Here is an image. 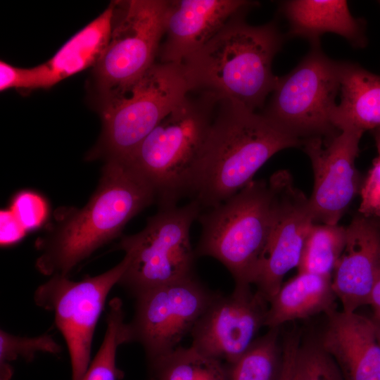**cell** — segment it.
Masks as SVG:
<instances>
[{
  "mask_svg": "<svg viewBox=\"0 0 380 380\" xmlns=\"http://www.w3.org/2000/svg\"><path fill=\"white\" fill-rule=\"evenodd\" d=\"M115 4L67 41L46 63L58 82L96 65L111 33Z\"/></svg>",
  "mask_w": 380,
  "mask_h": 380,
  "instance_id": "44dd1931",
  "label": "cell"
},
{
  "mask_svg": "<svg viewBox=\"0 0 380 380\" xmlns=\"http://www.w3.org/2000/svg\"><path fill=\"white\" fill-rule=\"evenodd\" d=\"M130 262L125 253L115 266L79 281L54 275L35 291V304L54 315L69 352L72 380H82L90 365L96 324L113 287L118 284Z\"/></svg>",
  "mask_w": 380,
  "mask_h": 380,
  "instance_id": "30bf717a",
  "label": "cell"
},
{
  "mask_svg": "<svg viewBox=\"0 0 380 380\" xmlns=\"http://www.w3.org/2000/svg\"><path fill=\"white\" fill-rule=\"evenodd\" d=\"M193 275L138 294L127 322L131 342L139 343L148 361L174 350L217 296Z\"/></svg>",
  "mask_w": 380,
  "mask_h": 380,
  "instance_id": "8fae6325",
  "label": "cell"
},
{
  "mask_svg": "<svg viewBox=\"0 0 380 380\" xmlns=\"http://www.w3.org/2000/svg\"><path fill=\"white\" fill-rule=\"evenodd\" d=\"M318 338L343 380H380V346L372 317L337 310L327 314Z\"/></svg>",
  "mask_w": 380,
  "mask_h": 380,
  "instance_id": "e0dca14e",
  "label": "cell"
},
{
  "mask_svg": "<svg viewBox=\"0 0 380 380\" xmlns=\"http://www.w3.org/2000/svg\"><path fill=\"white\" fill-rule=\"evenodd\" d=\"M273 208L269 182H249L198 218L201 233L196 256L215 258L230 272L235 286L251 287L268 238Z\"/></svg>",
  "mask_w": 380,
  "mask_h": 380,
  "instance_id": "5b68a950",
  "label": "cell"
},
{
  "mask_svg": "<svg viewBox=\"0 0 380 380\" xmlns=\"http://www.w3.org/2000/svg\"><path fill=\"white\" fill-rule=\"evenodd\" d=\"M192 199L182 206L158 208L139 232L124 236L118 249L130 256L118 284L134 297L151 288L193 275L196 257L190 229L201 213Z\"/></svg>",
  "mask_w": 380,
  "mask_h": 380,
  "instance_id": "52a82bcc",
  "label": "cell"
},
{
  "mask_svg": "<svg viewBox=\"0 0 380 380\" xmlns=\"http://www.w3.org/2000/svg\"><path fill=\"white\" fill-rule=\"evenodd\" d=\"M358 213L367 218L380 217V158H376L361 189Z\"/></svg>",
  "mask_w": 380,
  "mask_h": 380,
  "instance_id": "f546056e",
  "label": "cell"
},
{
  "mask_svg": "<svg viewBox=\"0 0 380 380\" xmlns=\"http://www.w3.org/2000/svg\"><path fill=\"white\" fill-rule=\"evenodd\" d=\"M302 145V140L261 113L220 100L201 153L192 199L202 209L216 207L251 182L277 152Z\"/></svg>",
  "mask_w": 380,
  "mask_h": 380,
  "instance_id": "3957f363",
  "label": "cell"
},
{
  "mask_svg": "<svg viewBox=\"0 0 380 380\" xmlns=\"http://www.w3.org/2000/svg\"><path fill=\"white\" fill-rule=\"evenodd\" d=\"M293 380H343L318 339L300 341L293 365Z\"/></svg>",
  "mask_w": 380,
  "mask_h": 380,
  "instance_id": "4316f807",
  "label": "cell"
},
{
  "mask_svg": "<svg viewBox=\"0 0 380 380\" xmlns=\"http://www.w3.org/2000/svg\"><path fill=\"white\" fill-rule=\"evenodd\" d=\"M341 101L333 114L334 127L365 132L380 128V75L360 65L341 61Z\"/></svg>",
  "mask_w": 380,
  "mask_h": 380,
  "instance_id": "ffe728a7",
  "label": "cell"
},
{
  "mask_svg": "<svg viewBox=\"0 0 380 380\" xmlns=\"http://www.w3.org/2000/svg\"><path fill=\"white\" fill-rule=\"evenodd\" d=\"M245 16L232 18L182 66L190 91L208 93L256 112L277 84L272 65L284 37L274 21L251 25Z\"/></svg>",
  "mask_w": 380,
  "mask_h": 380,
  "instance_id": "7a4b0ae2",
  "label": "cell"
},
{
  "mask_svg": "<svg viewBox=\"0 0 380 380\" xmlns=\"http://www.w3.org/2000/svg\"><path fill=\"white\" fill-rule=\"evenodd\" d=\"M12 212L25 230L36 228L44 220L47 207L37 194L25 191L13 202Z\"/></svg>",
  "mask_w": 380,
  "mask_h": 380,
  "instance_id": "f1b7e54d",
  "label": "cell"
},
{
  "mask_svg": "<svg viewBox=\"0 0 380 380\" xmlns=\"http://www.w3.org/2000/svg\"><path fill=\"white\" fill-rule=\"evenodd\" d=\"M189 91L182 64L156 63L125 89L102 101L103 131L88 158L127 159Z\"/></svg>",
  "mask_w": 380,
  "mask_h": 380,
  "instance_id": "8992f818",
  "label": "cell"
},
{
  "mask_svg": "<svg viewBox=\"0 0 380 380\" xmlns=\"http://www.w3.org/2000/svg\"><path fill=\"white\" fill-rule=\"evenodd\" d=\"M114 4L110 39L95 65L102 101L125 89L156 63L165 34L167 0Z\"/></svg>",
  "mask_w": 380,
  "mask_h": 380,
  "instance_id": "9c48e42d",
  "label": "cell"
},
{
  "mask_svg": "<svg viewBox=\"0 0 380 380\" xmlns=\"http://www.w3.org/2000/svg\"><path fill=\"white\" fill-rule=\"evenodd\" d=\"M158 380H227L220 361L205 356L191 346L177 347L162 360Z\"/></svg>",
  "mask_w": 380,
  "mask_h": 380,
  "instance_id": "d4e9b609",
  "label": "cell"
},
{
  "mask_svg": "<svg viewBox=\"0 0 380 380\" xmlns=\"http://www.w3.org/2000/svg\"><path fill=\"white\" fill-rule=\"evenodd\" d=\"M258 5L246 0H167L160 63L182 64L232 18Z\"/></svg>",
  "mask_w": 380,
  "mask_h": 380,
  "instance_id": "9a60e30c",
  "label": "cell"
},
{
  "mask_svg": "<svg viewBox=\"0 0 380 380\" xmlns=\"http://www.w3.org/2000/svg\"><path fill=\"white\" fill-rule=\"evenodd\" d=\"M380 275V228L357 213L346 227L344 249L332 275L342 311L355 312L368 305Z\"/></svg>",
  "mask_w": 380,
  "mask_h": 380,
  "instance_id": "2e32d148",
  "label": "cell"
},
{
  "mask_svg": "<svg viewBox=\"0 0 380 380\" xmlns=\"http://www.w3.org/2000/svg\"><path fill=\"white\" fill-rule=\"evenodd\" d=\"M364 132L346 128L328 139L303 141L310 159L314 184L309 202L315 222L338 224L359 188L355 160Z\"/></svg>",
  "mask_w": 380,
  "mask_h": 380,
  "instance_id": "4fadbf2b",
  "label": "cell"
},
{
  "mask_svg": "<svg viewBox=\"0 0 380 380\" xmlns=\"http://www.w3.org/2000/svg\"><path fill=\"white\" fill-rule=\"evenodd\" d=\"M279 10L288 20V36L305 39L311 46H320L327 32L340 35L355 48L366 46L365 22L353 16L346 1H284Z\"/></svg>",
  "mask_w": 380,
  "mask_h": 380,
  "instance_id": "ac0fdd59",
  "label": "cell"
},
{
  "mask_svg": "<svg viewBox=\"0 0 380 380\" xmlns=\"http://www.w3.org/2000/svg\"><path fill=\"white\" fill-rule=\"evenodd\" d=\"M268 307L251 287L235 286L227 296L217 294L194 327L191 346L208 357L234 362L265 327Z\"/></svg>",
  "mask_w": 380,
  "mask_h": 380,
  "instance_id": "5bb4252c",
  "label": "cell"
},
{
  "mask_svg": "<svg viewBox=\"0 0 380 380\" xmlns=\"http://www.w3.org/2000/svg\"><path fill=\"white\" fill-rule=\"evenodd\" d=\"M270 229L253 284L268 303L281 286L285 274L298 267L308 234L315 223L308 198L287 170L272 175Z\"/></svg>",
  "mask_w": 380,
  "mask_h": 380,
  "instance_id": "7c38bea8",
  "label": "cell"
},
{
  "mask_svg": "<svg viewBox=\"0 0 380 380\" xmlns=\"http://www.w3.org/2000/svg\"><path fill=\"white\" fill-rule=\"evenodd\" d=\"M373 136L379 155L378 158H380V128L373 130Z\"/></svg>",
  "mask_w": 380,
  "mask_h": 380,
  "instance_id": "836d02e7",
  "label": "cell"
},
{
  "mask_svg": "<svg viewBox=\"0 0 380 380\" xmlns=\"http://www.w3.org/2000/svg\"><path fill=\"white\" fill-rule=\"evenodd\" d=\"M368 305L373 310L372 317L380 320V275L372 291Z\"/></svg>",
  "mask_w": 380,
  "mask_h": 380,
  "instance_id": "d6a6232c",
  "label": "cell"
},
{
  "mask_svg": "<svg viewBox=\"0 0 380 380\" xmlns=\"http://www.w3.org/2000/svg\"><path fill=\"white\" fill-rule=\"evenodd\" d=\"M369 219L372 222L373 224H374L376 226L380 228V217H374V218H369Z\"/></svg>",
  "mask_w": 380,
  "mask_h": 380,
  "instance_id": "d590c367",
  "label": "cell"
},
{
  "mask_svg": "<svg viewBox=\"0 0 380 380\" xmlns=\"http://www.w3.org/2000/svg\"><path fill=\"white\" fill-rule=\"evenodd\" d=\"M280 327L256 338L226 372L227 380H278L282 366Z\"/></svg>",
  "mask_w": 380,
  "mask_h": 380,
  "instance_id": "7402d4cb",
  "label": "cell"
},
{
  "mask_svg": "<svg viewBox=\"0 0 380 380\" xmlns=\"http://www.w3.org/2000/svg\"><path fill=\"white\" fill-rule=\"evenodd\" d=\"M129 343L127 322L122 300L112 299L106 315V330L102 343L82 380H118L122 372L116 364L118 347Z\"/></svg>",
  "mask_w": 380,
  "mask_h": 380,
  "instance_id": "cb8c5ba5",
  "label": "cell"
},
{
  "mask_svg": "<svg viewBox=\"0 0 380 380\" xmlns=\"http://www.w3.org/2000/svg\"><path fill=\"white\" fill-rule=\"evenodd\" d=\"M346 228L338 224H314L306 239L298 272L332 277L344 249Z\"/></svg>",
  "mask_w": 380,
  "mask_h": 380,
  "instance_id": "603a6c76",
  "label": "cell"
},
{
  "mask_svg": "<svg viewBox=\"0 0 380 380\" xmlns=\"http://www.w3.org/2000/svg\"><path fill=\"white\" fill-rule=\"evenodd\" d=\"M300 341V333L297 329L284 336L281 341L282 366L278 380H293L294 360Z\"/></svg>",
  "mask_w": 380,
  "mask_h": 380,
  "instance_id": "4dcf8cb0",
  "label": "cell"
},
{
  "mask_svg": "<svg viewBox=\"0 0 380 380\" xmlns=\"http://www.w3.org/2000/svg\"><path fill=\"white\" fill-rule=\"evenodd\" d=\"M372 319L373 323H374L376 336L378 343H379V344L380 346V320L375 319H374L372 317Z\"/></svg>",
  "mask_w": 380,
  "mask_h": 380,
  "instance_id": "e575fe53",
  "label": "cell"
},
{
  "mask_svg": "<svg viewBox=\"0 0 380 380\" xmlns=\"http://www.w3.org/2000/svg\"><path fill=\"white\" fill-rule=\"evenodd\" d=\"M379 4H380V1H379Z\"/></svg>",
  "mask_w": 380,
  "mask_h": 380,
  "instance_id": "8d00e7d4",
  "label": "cell"
},
{
  "mask_svg": "<svg viewBox=\"0 0 380 380\" xmlns=\"http://www.w3.org/2000/svg\"><path fill=\"white\" fill-rule=\"evenodd\" d=\"M341 71V61L329 58L320 46H311L291 71L278 77L260 113L302 141L331 138L340 132L332 118L340 92Z\"/></svg>",
  "mask_w": 380,
  "mask_h": 380,
  "instance_id": "ba28073f",
  "label": "cell"
},
{
  "mask_svg": "<svg viewBox=\"0 0 380 380\" xmlns=\"http://www.w3.org/2000/svg\"><path fill=\"white\" fill-rule=\"evenodd\" d=\"M1 217V245L6 246L18 241L26 230L12 211H3Z\"/></svg>",
  "mask_w": 380,
  "mask_h": 380,
  "instance_id": "1f68e13d",
  "label": "cell"
},
{
  "mask_svg": "<svg viewBox=\"0 0 380 380\" xmlns=\"http://www.w3.org/2000/svg\"><path fill=\"white\" fill-rule=\"evenodd\" d=\"M332 277L300 272L281 285L269 302L265 327L309 318L336 310Z\"/></svg>",
  "mask_w": 380,
  "mask_h": 380,
  "instance_id": "d6986e66",
  "label": "cell"
},
{
  "mask_svg": "<svg viewBox=\"0 0 380 380\" xmlns=\"http://www.w3.org/2000/svg\"><path fill=\"white\" fill-rule=\"evenodd\" d=\"M58 82L47 63L30 68H22L0 61L1 91L10 89L49 88Z\"/></svg>",
  "mask_w": 380,
  "mask_h": 380,
  "instance_id": "83f0119b",
  "label": "cell"
},
{
  "mask_svg": "<svg viewBox=\"0 0 380 380\" xmlns=\"http://www.w3.org/2000/svg\"><path fill=\"white\" fill-rule=\"evenodd\" d=\"M154 201L153 188L130 165L105 162L97 188L86 205L60 213L37 241V270L46 276L69 277L79 263L118 237L131 219Z\"/></svg>",
  "mask_w": 380,
  "mask_h": 380,
  "instance_id": "6da1fadb",
  "label": "cell"
},
{
  "mask_svg": "<svg viewBox=\"0 0 380 380\" xmlns=\"http://www.w3.org/2000/svg\"><path fill=\"white\" fill-rule=\"evenodd\" d=\"M219 100L189 91L123 161L153 188L158 208L194 196L201 153Z\"/></svg>",
  "mask_w": 380,
  "mask_h": 380,
  "instance_id": "277c9868",
  "label": "cell"
},
{
  "mask_svg": "<svg viewBox=\"0 0 380 380\" xmlns=\"http://www.w3.org/2000/svg\"><path fill=\"white\" fill-rule=\"evenodd\" d=\"M61 346L48 334L35 337L13 335L4 330L0 331L1 380H9L12 376L11 362L21 357L31 361L37 353L57 354Z\"/></svg>",
  "mask_w": 380,
  "mask_h": 380,
  "instance_id": "484cf974",
  "label": "cell"
}]
</instances>
